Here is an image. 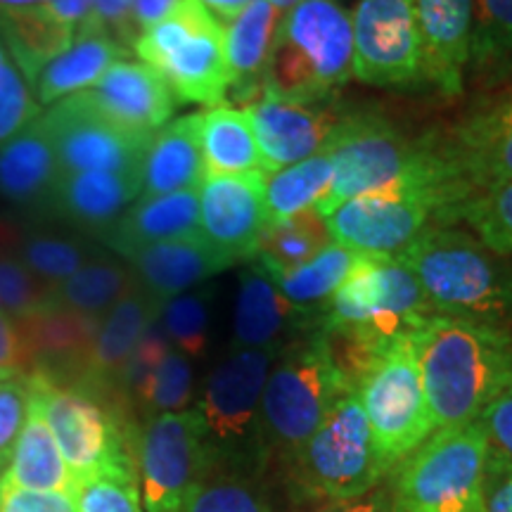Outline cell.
Instances as JSON below:
<instances>
[{
    "label": "cell",
    "mask_w": 512,
    "mask_h": 512,
    "mask_svg": "<svg viewBox=\"0 0 512 512\" xmlns=\"http://www.w3.org/2000/svg\"><path fill=\"white\" fill-rule=\"evenodd\" d=\"M413 347L434 432L472 425L512 387V328L437 313Z\"/></svg>",
    "instance_id": "obj_1"
},
{
    "label": "cell",
    "mask_w": 512,
    "mask_h": 512,
    "mask_svg": "<svg viewBox=\"0 0 512 512\" xmlns=\"http://www.w3.org/2000/svg\"><path fill=\"white\" fill-rule=\"evenodd\" d=\"M323 150L332 162V185L316 204L323 219L354 197L408 178H460L446 152L444 133H411L387 114L366 107H342Z\"/></svg>",
    "instance_id": "obj_2"
},
{
    "label": "cell",
    "mask_w": 512,
    "mask_h": 512,
    "mask_svg": "<svg viewBox=\"0 0 512 512\" xmlns=\"http://www.w3.org/2000/svg\"><path fill=\"white\" fill-rule=\"evenodd\" d=\"M399 256L441 316L512 328V256L456 226L427 230Z\"/></svg>",
    "instance_id": "obj_3"
},
{
    "label": "cell",
    "mask_w": 512,
    "mask_h": 512,
    "mask_svg": "<svg viewBox=\"0 0 512 512\" xmlns=\"http://www.w3.org/2000/svg\"><path fill=\"white\" fill-rule=\"evenodd\" d=\"M354 76V24L339 0H302L280 19L261 95L287 102L330 100Z\"/></svg>",
    "instance_id": "obj_4"
},
{
    "label": "cell",
    "mask_w": 512,
    "mask_h": 512,
    "mask_svg": "<svg viewBox=\"0 0 512 512\" xmlns=\"http://www.w3.org/2000/svg\"><path fill=\"white\" fill-rule=\"evenodd\" d=\"M475 192L453 176L408 178L344 202L325 219L337 245L361 254H401L427 230L456 226Z\"/></svg>",
    "instance_id": "obj_5"
},
{
    "label": "cell",
    "mask_w": 512,
    "mask_h": 512,
    "mask_svg": "<svg viewBox=\"0 0 512 512\" xmlns=\"http://www.w3.org/2000/svg\"><path fill=\"white\" fill-rule=\"evenodd\" d=\"M347 396L316 328L290 339L275 356L261 396V444L294 458L332 406Z\"/></svg>",
    "instance_id": "obj_6"
},
{
    "label": "cell",
    "mask_w": 512,
    "mask_h": 512,
    "mask_svg": "<svg viewBox=\"0 0 512 512\" xmlns=\"http://www.w3.org/2000/svg\"><path fill=\"white\" fill-rule=\"evenodd\" d=\"M24 380L76 482L102 470L136 467L124 396L53 382L38 373Z\"/></svg>",
    "instance_id": "obj_7"
},
{
    "label": "cell",
    "mask_w": 512,
    "mask_h": 512,
    "mask_svg": "<svg viewBox=\"0 0 512 512\" xmlns=\"http://www.w3.org/2000/svg\"><path fill=\"white\" fill-rule=\"evenodd\" d=\"M489 437L482 422L432 432L401 460L396 512H484Z\"/></svg>",
    "instance_id": "obj_8"
},
{
    "label": "cell",
    "mask_w": 512,
    "mask_h": 512,
    "mask_svg": "<svg viewBox=\"0 0 512 512\" xmlns=\"http://www.w3.org/2000/svg\"><path fill=\"white\" fill-rule=\"evenodd\" d=\"M133 53L166 81L176 100L221 105L230 88L221 19L200 0H181L171 15L138 36Z\"/></svg>",
    "instance_id": "obj_9"
},
{
    "label": "cell",
    "mask_w": 512,
    "mask_h": 512,
    "mask_svg": "<svg viewBox=\"0 0 512 512\" xmlns=\"http://www.w3.org/2000/svg\"><path fill=\"white\" fill-rule=\"evenodd\" d=\"M432 316L437 311L399 254H363L328 302L316 306L320 328H361L387 344L413 335Z\"/></svg>",
    "instance_id": "obj_10"
},
{
    "label": "cell",
    "mask_w": 512,
    "mask_h": 512,
    "mask_svg": "<svg viewBox=\"0 0 512 512\" xmlns=\"http://www.w3.org/2000/svg\"><path fill=\"white\" fill-rule=\"evenodd\" d=\"M356 394L384 472L411 456L434 432L413 335L396 339L384 351Z\"/></svg>",
    "instance_id": "obj_11"
},
{
    "label": "cell",
    "mask_w": 512,
    "mask_h": 512,
    "mask_svg": "<svg viewBox=\"0 0 512 512\" xmlns=\"http://www.w3.org/2000/svg\"><path fill=\"white\" fill-rule=\"evenodd\" d=\"M292 460L306 494L335 503L368 494L380 482L384 467L358 394L342 396Z\"/></svg>",
    "instance_id": "obj_12"
},
{
    "label": "cell",
    "mask_w": 512,
    "mask_h": 512,
    "mask_svg": "<svg viewBox=\"0 0 512 512\" xmlns=\"http://www.w3.org/2000/svg\"><path fill=\"white\" fill-rule=\"evenodd\" d=\"M133 448L145 512H183L209 467L211 446L200 408L150 415Z\"/></svg>",
    "instance_id": "obj_13"
},
{
    "label": "cell",
    "mask_w": 512,
    "mask_h": 512,
    "mask_svg": "<svg viewBox=\"0 0 512 512\" xmlns=\"http://www.w3.org/2000/svg\"><path fill=\"white\" fill-rule=\"evenodd\" d=\"M62 174L140 171L152 138L128 131L100 112L88 91L57 100L41 114Z\"/></svg>",
    "instance_id": "obj_14"
},
{
    "label": "cell",
    "mask_w": 512,
    "mask_h": 512,
    "mask_svg": "<svg viewBox=\"0 0 512 512\" xmlns=\"http://www.w3.org/2000/svg\"><path fill=\"white\" fill-rule=\"evenodd\" d=\"M278 356L273 349H235L211 373L200 413L209 446L228 453H247V460L266 458L261 444V396Z\"/></svg>",
    "instance_id": "obj_15"
},
{
    "label": "cell",
    "mask_w": 512,
    "mask_h": 512,
    "mask_svg": "<svg viewBox=\"0 0 512 512\" xmlns=\"http://www.w3.org/2000/svg\"><path fill=\"white\" fill-rule=\"evenodd\" d=\"M351 24L358 81L380 88L418 86L415 0H358Z\"/></svg>",
    "instance_id": "obj_16"
},
{
    "label": "cell",
    "mask_w": 512,
    "mask_h": 512,
    "mask_svg": "<svg viewBox=\"0 0 512 512\" xmlns=\"http://www.w3.org/2000/svg\"><path fill=\"white\" fill-rule=\"evenodd\" d=\"M266 174L204 176L200 235L233 261L252 259L266 230Z\"/></svg>",
    "instance_id": "obj_17"
},
{
    "label": "cell",
    "mask_w": 512,
    "mask_h": 512,
    "mask_svg": "<svg viewBox=\"0 0 512 512\" xmlns=\"http://www.w3.org/2000/svg\"><path fill=\"white\" fill-rule=\"evenodd\" d=\"M256 143H259L264 174L285 169L323 152L335 131L342 107L335 102H287L261 95L247 107Z\"/></svg>",
    "instance_id": "obj_18"
},
{
    "label": "cell",
    "mask_w": 512,
    "mask_h": 512,
    "mask_svg": "<svg viewBox=\"0 0 512 512\" xmlns=\"http://www.w3.org/2000/svg\"><path fill=\"white\" fill-rule=\"evenodd\" d=\"M444 138L448 157L472 192L512 183V86L477 105Z\"/></svg>",
    "instance_id": "obj_19"
},
{
    "label": "cell",
    "mask_w": 512,
    "mask_h": 512,
    "mask_svg": "<svg viewBox=\"0 0 512 512\" xmlns=\"http://www.w3.org/2000/svg\"><path fill=\"white\" fill-rule=\"evenodd\" d=\"M420 83L458 98L472 55V0H415Z\"/></svg>",
    "instance_id": "obj_20"
},
{
    "label": "cell",
    "mask_w": 512,
    "mask_h": 512,
    "mask_svg": "<svg viewBox=\"0 0 512 512\" xmlns=\"http://www.w3.org/2000/svg\"><path fill=\"white\" fill-rule=\"evenodd\" d=\"M88 95L100 112L140 136H155L176 112V95L145 62H114Z\"/></svg>",
    "instance_id": "obj_21"
},
{
    "label": "cell",
    "mask_w": 512,
    "mask_h": 512,
    "mask_svg": "<svg viewBox=\"0 0 512 512\" xmlns=\"http://www.w3.org/2000/svg\"><path fill=\"white\" fill-rule=\"evenodd\" d=\"M316 328V309L292 304L261 266L240 275L238 302L233 316L235 349L280 351L292 332Z\"/></svg>",
    "instance_id": "obj_22"
},
{
    "label": "cell",
    "mask_w": 512,
    "mask_h": 512,
    "mask_svg": "<svg viewBox=\"0 0 512 512\" xmlns=\"http://www.w3.org/2000/svg\"><path fill=\"white\" fill-rule=\"evenodd\" d=\"M133 278L159 306L235 264L202 235L140 247L126 256Z\"/></svg>",
    "instance_id": "obj_23"
},
{
    "label": "cell",
    "mask_w": 512,
    "mask_h": 512,
    "mask_svg": "<svg viewBox=\"0 0 512 512\" xmlns=\"http://www.w3.org/2000/svg\"><path fill=\"white\" fill-rule=\"evenodd\" d=\"M143 192L140 171H81L62 174L48 207L88 233L105 235Z\"/></svg>",
    "instance_id": "obj_24"
},
{
    "label": "cell",
    "mask_w": 512,
    "mask_h": 512,
    "mask_svg": "<svg viewBox=\"0 0 512 512\" xmlns=\"http://www.w3.org/2000/svg\"><path fill=\"white\" fill-rule=\"evenodd\" d=\"M159 313H162V306L138 283L133 285L100 320L91 358H88V370L76 384H86L98 392L121 394L119 380L128 358L136 351L140 337L150 328L152 320L159 318Z\"/></svg>",
    "instance_id": "obj_25"
},
{
    "label": "cell",
    "mask_w": 512,
    "mask_h": 512,
    "mask_svg": "<svg viewBox=\"0 0 512 512\" xmlns=\"http://www.w3.org/2000/svg\"><path fill=\"white\" fill-rule=\"evenodd\" d=\"M190 235H200V188L140 197L100 240L126 259L140 247Z\"/></svg>",
    "instance_id": "obj_26"
},
{
    "label": "cell",
    "mask_w": 512,
    "mask_h": 512,
    "mask_svg": "<svg viewBox=\"0 0 512 512\" xmlns=\"http://www.w3.org/2000/svg\"><path fill=\"white\" fill-rule=\"evenodd\" d=\"M126 55L131 53L124 46H119L98 24L86 19L76 29L72 46L62 50L38 72L34 83H31V91H34L38 105H55L57 100L88 91L114 62L124 60Z\"/></svg>",
    "instance_id": "obj_27"
},
{
    "label": "cell",
    "mask_w": 512,
    "mask_h": 512,
    "mask_svg": "<svg viewBox=\"0 0 512 512\" xmlns=\"http://www.w3.org/2000/svg\"><path fill=\"white\" fill-rule=\"evenodd\" d=\"M204 181L200 114H188L159 128L140 166V197L197 190Z\"/></svg>",
    "instance_id": "obj_28"
},
{
    "label": "cell",
    "mask_w": 512,
    "mask_h": 512,
    "mask_svg": "<svg viewBox=\"0 0 512 512\" xmlns=\"http://www.w3.org/2000/svg\"><path fill=\"white\" fill-rule=\"evenodd\" d=\"M60 176L41 117L0 145V200L19 207L50 204Z\"/></svg>",
    "instance_id": "obj_29"
},
{
    "label": "cell",
    "mask_w": 512,
    "mask_h": 512,
    "mask_svg": "<svg viewBox=\"0 0 512 512\" xmlns=\"http://www.w3.org/2000/svg\"><path fill=\"white\" fill-rule=\"evenodd\" d=\"M0 482L29 491H55L74 496L76 479L64 463L41 406L29 396V413L19 434L15 456Z\"/></svg>",
    "instance_id": "obj_30"
},
{
    "label": "cell",
    "mask_w": 512,
    "mask_h": 512,
    "mask_svg": "<svg viewBox=\"0 0 512 512\" xmlns=\"http://www.w3.org/2000/svg\"><path fill=\"white\" fill-rule=\"evenodd\" d=\"M280 19V10L268 0H252L238 17L230 19L228 27H223L230 88L242 93L261 88V74Z\"/></svg>",
    "instance_id": "obj_31"
},
{
    "label": "cell",
    "mask_w": 512,
    "mask_h": 512,
    "mask_svg": "<svg viewBox=\"0 0 512 512\" xmlns=\"http://www.w3.org/2000/svg\"><path fill=\"white\" fill-rule=\"evenodd\" d=\"M200 143L204 176L264 171L259 143L247 110L216 105L200 114Z\"/></svg>",
    "instance_id": "obj_32"
},
{
    "label": "cell",
    "mask_w": 512,
    "mask_h": 512,
    "mask_svg": "<svg viewBox=\"0 0 512 512\" xmlns=\"http://www.w3.org/2000/svg\"><path fill=\"white\" fill-rule=\"evenodd\" d=\"M76 31L43 8L0 12V38L24 79L34 83L46 64L72 46Z\"/></svg>",
    "instance_id": "obj_33"
},
{
    "label": "cell",
    "mask_w": 512,
    "mask_h": 512,
    "mask_svg": "<svg viewBox=\"0 0 512 512\" xmlns=\"http://www.w3.org/2000/svg\"><path fill=\"white\" fill-rule=\"evenodd\" d=\"M133 285H136V278L126 266L117 264V261L91 259L72 278L50 287L46 304L102 320Z\"/></svg>",
    "instance_id": "obj_34"
},
{
    "label": "cell",
    "mask_w": 512,
    "mask_h": 512,
    "mask_svg": "<svg viewBox=\"0 0 512 512\" xmlns=\"http://www.w3.org/2000/svg\"><path fill=\"white\" fill-rule=\"evenodd\" d=\"M470 72L482 86L512 81V0H472Z\"/></svg>",
    "instance_id": "obj_35"
},
{
    "label": "cell",
    "mask_w": 512,
    "mask_h": 512,
    "mask_svg": "<svg viewBox=\"0 0 512 512\" xmlns=\"http://www.w3.org/2000/svg\"><path fill=\"white\" fill-rule=\"evenodd\" d=\"M330 242L328 223L311 207L285 221L268 223L252 259L266 275H275L306 264Z\"/></svg>",
    "instance_id": "obj_36"
},
{
    "label": "cell",
    "mask_w": 512,
    "mask_h": 512,
    "mask_svg": "<svg viewBox=\"0 0 512 512\" xmlns=\"http://www.w3.org/2000/svg\"><path fill=\"white\" fill-rule=\"evenodd\" d=\"M332 185V162L328 152H318L302 162L266 174V219L278 223L316 207ZM266 223V226H268Z\"/></svg>",
    "instance_id": "obj_37"
},
{
    "label": "cell",
    "mask_w": 512,
    "mask_h": 512,
    "mask_svg": "<svg viewBox=\"0 0 512 512\" xmlns=\"http://www.w3.org/2000/svg\"><path fill=\"white\" fill-rule=\"evenodd\" d=\"M361 252L330 242L313 259L302 266H294L290 271L268 275L278 290L290 299L292 304L304 309H316L332 297V292L347 280L354 266L361 261Z\"/></svg>",
    "instance_id": "obj_38"
},
{
    "label": "cell",
    "mask_w": 512,
    "mask_h": 512,
    "mask_svg": "<svg viewBox=\"0 0 512 512\" xmlns=\"http://www.w3.org/2000/svg\"><path fill=\"white\" fill-rule=\"evenodd\" d=\"M15 254L31 273L46 287H55L95 259L93 249L86 242L67 238V235L46 233V230H29L22 233L17 228Z\"/></svg>",
    "instance_id": "obj_39"
},
{
    "label": "cell",
    "mask_w": 512,
    "mask_h": 512,
    "mask_svg": "<svg viewBox=\"0 0 512 512\" xmlns=\"http://www.w3.org/2000/svg\"><path fill=\"white\" fill-rule=\"evenodd\" d=\"M456 223H465L494 252L512 256V183L467 197L456 211Z\"/></svg>",
    "instance_id": "obj_40"
},
{
    "label": "cell",
    "mask_w": 512,
    "mask_h": 512,
    "mask_svg": "<svg viewBox=\"0 0 512 512\" xmlns=\"http://www.w3.org/2000/svg\"><path fill=\"white\" fill-rule=\"evenodd\" d=\"M76 512H145L136 467H114L76 482Z\"/></svg>",
    "instance_id": "obj_41"
},
{
    "label": "cell",
    "mask_w": 512,
    "mask_h": 512,
    "mask_svg": "<svg viewBox=\"0 0 512 512\" xmlns=\"http://www.w3.org/2000/svg\"><path fill=\"white\" fill-rule=\"evenodd\" d=\"M192 394V368L181 351L169 349L157 368L145 377L143 384L133 392L131 399L138 401L147 413H176L185 411Z\"/></svg>",
    "instance_id": "obj_42"
},
{
    "label": "cell",
    "mask_w": 512,
    "mask_h": 512,
    "mask_svg": "<svg viewBox=\"0 0 512 512\" xmlns=\"http://www.w3.org/2000/svg\"><path fill=\"white\" fill-rule=\"evenodd\" d=\"M169 344L185 358H197L207 349L209 302L204 292H183L169 299L159 313Z\"/></svg>",
    "instance_id": "obj_43"
},
{
    "label": "cell",
    "mask_w": 512,
    "mask_h": 512,
    "mask_svg": "<svg viewBox=\"0 0 512 512\" xmlns=\"http://www.w3.org/2000/svg\"><path fill=\"white\" fill-rule=\"evenodd\" d=\"M38 117H41V105L36 102L29 81L19 72L17 64L10 62L0 81V145Z\"/></svg>",
    "instance_id": "obj_44"
},
{
    "label": "cell",
    "mask_w": 512,
    "mask_h": 512,
    "mask_svg": "<svg viewBox=\"0 0 512 512\" xmlns=\"http://www.w3.org/2000/svg\"><path fill=\"white\" fill-rule=\"evenodd\" d=\"M183 512H266L256 491L238 479L204 482L185 503Z\"/></svg>",
    "instance_id": "obj_45"
},
{
    "label": "cell",
    "mask_w": 512,
    "mask_h": 512,
    "mask_svg": "<svg viewBox=\"0 0 512 512\" xmlns=\"http://www.w3.org/2000/svg\"><path fill=\"white\" fill-rule=\"evenodd\" d=\"M29 413L27 380L0 382V477L8 472Z\"/></svg>",
    "instance_id": "obj_46"
},
{
    "label": "cell",
    "mask_w": 512,
    "mask_h": 512,
    "mask_svg": "<svg viewBox=\"0 0 512 512\" xmlns=\"http://www.w3.org/2000/svg\"><path fill=\"white\" fill-rule=\"evenodd\" d=\"M88 19L98 24L102 31H107L128 53H133V46L140 36L136 22H133V0H93Z\"/></svg>",
    "instance_id": "obj_47"
},
{
    "label": "cell",
    "mask_w": 512,
    "mask_h": 512,
    "mask_svg": "<svg viewBox=\"0 0 512 512\" xmlns=\"http://www.w3.org/2000/svg\"><path fill=\"white\" fill-rule=\"evenodd\" d=\"M31 373L29 349L17 320L0 309V382L24 380Z\"/></svg>",
    "instance_id": "obj_48"
},
{
    "label": "cell",
    "mask_w": 512,
    "mask_h": 512,
    "mask_svg": "<svg viewBox=\"0 0 512 512\" xmlns=\"http://www.w3.org/2000/svg\"><path fill=\"white\" fill-rule=\"evenodd\" d=\"M0 512H76V501L69 494L29 491L0 482Z\"/></svg>",
    "instance_id": "obj_49"
},
{
    "label": "cell",
    "mask_w": 512,
    "mask_h": 512,
    "mask_svg": "<svg viewBox=\"0 0 512 512\" xmlns=\"http://www.w3.org/2000/svg\"><path fill=\"white\" fill-rule=\"evenodd\" d=\"M486 508L484 512H512V460L489 444L486 456Z\"/></svg>",
    "instance_id": "obj_50"
},
{
    "label": "cell",
    "mask_w": 512,
    "mask_h": 512,
    "mask_svg": "<svg viewBox=\"0 0 512 512\" xmlns=\"http://www.w3.org/2000/svg\"><path fill=\"white\" fill-rule=\"evenodd\" d=\"M479 422L484 425L489 444L512 460V387L486 408Z\"/></svg>",
    "instance_id": "obj_51"
},
{
    "label": "cell",
    "mask_w": 512,
    "mask_h": 512,
    "mask_svg": "<svg viewBox=\"0 0 512 512\" xmlns=\"http://www.w3.org/2000/svg\"><path fill=\"white\" fill-rule=\"evenodd\" d=\"M325 512H396L392 501H384L380 496L373 498H354V501H344L337 503L335 508L325 510Z\"/></svg>",
    "instance_id": "obj_52"
},
{
    "label": "cell",
    "mask_w": 512,
    "mask_h": 512,
    "mask_svg": "<svg viewBox=\"0 0 512 512\" xmlns=\"http://www.w3.org/2000/svg\"><path fill=\"white\" fill-rule=\"evenodd\" d=\"M200 3L209 12H216L221 19H228L230 22V19L238 17L240 12L245 10L249 3H252V0H200Z\"/></svg>",
    "instance_id": "obj_53"
},
{
    "label": "cell",
    "mask_w": 512,
    "mask_h": 512,
    "mask_svg": "<svg viewBox=\"0 0 512 512\" xmlns=\"http://www.w3.org/2000/svg\"><path fill=\"white\" fill-rule=\"evenodd\" d=\"M53 0H0V12H15V10H31L50 5Z\"/></svg>",
    "instance_id": "obj_54"
},
{
    "label": "cell",
    "mask_w": 512,
    "mask_h": 512,
    "mask_svg": "<svg viewBox=\"0 0 512 512\" xmlns=\"http://www.w3.org/2000/svg\"><path fill=\"white\" fill-rule=\"evenodd\" d=\"M10 62H12V57H10V53H8V48H5L3 38H0V81H3L5 69L10 67Z\"/></svg>",
    "instance_id": "obj_55"
},
{
    "label": "cell",
    "mask_w": 512,
    "mask_h": 512,
    "mask_svg": "<svg viewBox=\"0 0 512 512\" xmlns=\"http://www.w3.org/2000/svg\"><path fill=\"white\" fill-rule=\"evenodd\" d=\"M268 3L275 5V8H278L280 12H283V10H292L294 5L302 3V0H268Z\"/></svg>",
    "instance_id": "obj_56"
},
{
    "label": "cell",
    "mask_w": 512,
    "mask_h": 512,
    "mask_svg": "<svg viewBox=\"0 0 512 512\" xmlns=\"http://www.w3.org/2000/svg\"><path fill=\"white\" fill-rule=\"evenodd\" d=\"M91 3H93V0H91Z\"/></svg>",
    "instance_id": "obj_57"
}]
</instances>
